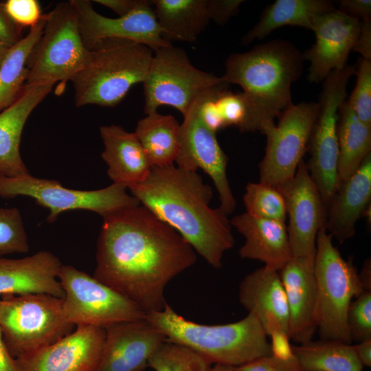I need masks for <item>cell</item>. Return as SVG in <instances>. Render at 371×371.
<instances>
[{"label":"cell","mask_w":371,"mask_h":371,"mask_svg":"<svg viewBox=\"0 0 371 371\" xmlns=\"http://www.w3.org/2000/svg\"><path fill=\"white\" fill-rule=\"evenodd\" d=\"M75 8L83 41L88 49L105 38H120L143 44L153 52L172 45L162 36L150 1L142 0L124 16L110 18L96 12L89 0H69Z\"/></svg>","instance_id":"2e32d148"},{"label":"cell","mask_w":371,"mask_h":371,"mask_svg":"<svg viewBox=\"0 0 371 371\" xmlns=\"http://www.w3.org/2000/svg\"><path fill=\"white\" fill-rule=\"evenodd\" d=\"M211 364L192 350L166 341L152 355L148 367L155 371H210Z\"/></svg>","instance_id":"836d02e7"},{"label":"cell","mask_w":371,"mask_h":371,"mask_svg":"<svg viewBox=\"0 0 371 371\" xmlns=\"http://www.w3.org/2000/svg\"><path fill=\"white\" fill-rule=\"evenodd\" d=\"M355 75V87L346 102L358 118L371 127V60L361 58Z\"/></svg>","instance_id":"d590c367"},{"label":"cell","mask_w":371,"mask_h":371,"mask_svg":"<svg viewBox=\"0 0 371 371\" xmlns=\"http://www.w3.org/2000/svg\"><path fill=\"white\" fill-rule=\"evenodd\" d=\"M303 371H362L354 346L338 341H311L291 346Z\"/></svg>","instance_id":"1f68e13d"},{"label":"cell","mask_w":371,"mask_h":371,"mask_svg":"<svg viewBox=\"0 0 371 371\" xmlns=\"http://www.w3.org/2000/svg\"><path fill=\"white\" fill-rule=\"evenodd\" d=\"M347 326L351 341L371 339V291H364L350 303Z\"/></svg>","instance_id":"74e56055"},{"label":"cell","mask_w":371,"mask_h":371,"mask_svg":"<svg viewBox=\"0 0 371 371\" xmlns=\"http://www.w3.org/2000/svg\"><path fill=\"white\" fill-rule=\"evenodd\" d=\"M3 5L9 17L22 27H32L44 16L36 0H8Z\"/></svg>","instance_id":"f35d334b"},{"label":"cell","mask_w":371,"mask_h":371,"mask_svg":"<svg viewBox=\"0 0 371 371\" xmlns=\"http://www.w3.org/2000/svg\"><path fill=\"white\" fill-rule=\"evenodd\" d=\"M104 339L105 328L78 326L59 340L17 360L21 371H95Z\"/></svg>","instance_id":"ac0fdd59"},{"label":"cell","mask_w":371,"mask_h":371,"mask_svg":"<svg viewBox=\"0 0 371 371\" xmlns=\"http://www.w3.org/2000/svg\"><path fill=\"white\" fill-rule=\"evenodd\" d=\"M142 0H95L99 3L117 14L119 16L127 15L136 9Z\"/></svg>","instance_id":"f6af8a7d"},{"label":"cell","mask_w":371,"mask_h":371,"mask_svg":"<svg viewBox=\"0 0 371 371\" xmlns=\"http://www.w3.org/2000/svg\"><path fill=\"white\" fill-rule=\"evenodd\" d=\"M289 315V338L300 344L317 331V295L314 262L292 257L279 271Z\"/></svg>","instance_id":"44dd1931"},{"label":"cell","mask_w":371,"mask_h":371,"mask_svg":"<svg viewBox=\"0 0 371 371\" xmlns=\"http://www.w3.org/2000/svg\"><path fill=\"white\" fill-rule=\"evenodd\" d=\"M61 263L48 251H39L19 259L0 257V296L43 293L64 298L58 279Z\"/></svg>","instance_id":"7402d4cb"},{"label":"cell","mask_w":371,"mask_h":371,"mask_svg":"<svg viewBox=\"0 0 371 371\" xmlns=\"http://www.w3.org/2000/svg\"><path fill=\"white\" fill-rule=\"evenodd\" d=\"M355 71L356 66L347 65L342 70L333 71L324 80L319 113L308 145L310 158L306 164L326 206L339 185L338 111L346 101L348 84Z\"/></svg>","instance_id":"30bf717a"},{"label":"cell","mask_w":371,"mask_h":371,"mask_svg":"<svg viewBox=\"0 0 371 371\" xmlns=\"http://www.w3.org/2000/svg\"><path fill=\"white\" fill-rule=\"evenodd\" d=\"M356 355L363 366H371V339L359 342L354 346Z\"/></svg>","instance_id":"c3c4849f"},{"label":"cell","mask_w":371,"mask_h":371,"mask_svg":"<svg viewBox=\"0 0 371 371\" xmlns=\"http://www.w3.org/2000/svg\"><path fill=\"white\" fill-rule=\"evenodd\" d=\"M23 28L9 17L3 3H0V43L11 47L23 38Z\"/></svg>","instance_id":"b9f144b4"},{"label":"cell","mask_w":371,"mask_h":371,"mask_svg":"<svg viewBox=\"0 0 371 371\" xmlns=\"http://www.w3.org/2000/svg\"><path fill=\"white\" fill-rule=\"evenodd\" d=\"M128 189L208 264L221 267L224 253L234 245L230 220L218 207H211L213 190L196 171L174 165L153 167L143 181Z\"/></svg>","instance_id":"7a4b0ae2"},{"label":"cell","mask_w":371,"mask_h":371,"mask_svg":"<svg viewBox=\"0 0 371 371\" xmlns=\"http://www.w3.org/2000/svg\"><path fill=\"white\" fill-rule=\"evenodd\" d=\"M198 99L181 124L180 150L175 162L180 168L190 171L201 168L210 176L218 194V209L228 216L236 206L227 177L228 157L220 146L216 133L201 121Z\"/></svg>","instance_id":"9a60e30c"},{"label":"cell","mask_w":371,"mask_h":371,"mask_svg":"<svg viewBox=\"0 0 371 371\" xmlns=\"http://www.w3.org/2000/svg\"><path fill=\"white\" fill-rule=\"evenodd\" d=\"M284 199L292 257L314 262L316 237L326 225L327 207L302 159L293 178L278 188Z\"/></svg>","instance_id":"5bb4252c"},{"label":"cell","mask_w":371,"mask_h":371,"mask_svg":"<svg viewBox=\"0 0 371 371\" xmlns=\"http://www.w3.org/2000/svg\"><path fill=\"white\" fill-rule=\"evenodd\" d=\"M153 167L174 165L180 150L181 124L157 111L139 120L134 132Z\"/></svg>","instance_id":"f1b7e54d"},{"label":"cell","mask_w":371,"mask_h":371,"mask_svg":"<svg viewBox=\"0 0 371 371\" xmlns=\"http://www.w3.org/2000/svg\"><path fill=\"white\" fill-rule=\"evenodd\" d=\"M126 188L113 183L99 190H80L30 174L16 177L0 176V196H25L34 199L37 205L49 209L46 218L48 223L54 222L59 214L69 210H89L104 217L122 208L139 205L137 199L127 193Z\"/></svg>","instance_id":"8fae6325"},{"label":"cell","mask_w":371,"mask_h":371,"mask_svg":"<svg viewBox=\"0 0 371 371\" xmlns=\"http://www.w3.org/2000/svg\"><path fill=\"white\" fill-rule=\"evenodd\" d=\"M243 199L248 214L256 218L286 222L285 201L278 188L261 182L248 183Z\"/></svg>","instance_id":"d6a6232c"},{"label":"cell","mask_w":371,"mask_h":371,"mask_svg":"<svg viewBox=\"0 0 371 371\" xmlns=\"http://www.w3.org/2000/svg\"><path fill=\"white\" fill-rule=\"evenodd\" d=\"M334 3L337 9L361 22L371 21L370 0H339Z\"/></svg>","instance_id":"7bdbcfd3"},{"label":"cell","mask_w":371,"mask_h":371,"mask_svg":"<svg viewBox=\"0 0 371 371\" xmlns=\"http://www.w3.org/2000/svg\"><path fill=\"white\" fill-rule=\"evenodd\" d=\"M304 61L294 45L281 39L227 58L222 78L228 85L243 89L249 107L245 133L261 131L293 104L291 86L300 77Z\"/></svg>","instance_id":"3957f363"},{"label":"cell","mask_w":371,"mask_h":371,"mask_svg":"<svg viewBox=\"0 0 371 371\" xmlns=\"http://www.w3.org/2000/svg\"><path fill=\"white\" fill-rule=\"evenodd\" d=\"M353 50L361 58L371 60V21L361 22V28Z\"/></svg>","instance_id":"ee69618b"},{"label":"cell","mask_w":371,"mask_h":371,"mask_svg":"<svg viewBox=\"0 0 371 371\" xmlns=\"http://www.w3.org/2000/svg\"><path fill=\"white\" fill-rule=\"evenodd\" d=\"M102 218L93 277L146 314L161 311L166 286L195 263L196 251L141 204Z\"/></svg>","instance_id":"6da1fadb"},{"label":"cell","mask_w":371,"mask_h":371,"mask_svg":"<svg viewBox=\"0 0 371 371\" xmlns=\"http://www.w3.org/2000/svg\"><path fill=\"white\" fill-rule=\"evenodd\" d=\"M210 371H234V367L216 363L214 365V366H211Z\"/></svg>","instance_id":"f907efd6"},{"label":"cell","mask_w":371,"mask_h":371,"mask_svg":"<svg viewBox=\"0 0 371 371\" xmlns=\"http://www.w3.org/2000/svg\"><path fill=\"white\" fill-rule=\"evenodd\" d=\"M360 28L359 20L337 8L314 18L312 31L315 43L302 53L304 60L310 62L309 82H323L330 72L342 70L348 65V55Z\"/></svg>","instance_id":"e0dca14e"},{"label":"cell","mask_w":371,"mask_h":371,"mask_svg":"<svg viewBox=\"0 0 371 371\" xmlns=\"http://www.w3.org/2000/svg\"><path fill=\"white\" fill-rule=\"evenodd\" d=\"M63 298L43 293L8 294L0 298V328L13 357L20 359L71 333Z\"/></svg>","instance_id":"52a82bcc"},{"label":"cell","mask_w":371,"mask_h":371,"mask_svg":"<svg viewBox=\"0 0 371 371\" xmlns=\"http://www.w3.org/2000/svg\"><path fill=\"white\" fill-rule=\"evenodd\" d=\"M371 153L339 187L328 203L326 229L339 244L355 234V225L370 205Z\"/></svg>","instance_id":"603a6c76"},{"label":"cell","mask_w":371,"mask_h":371,"mask_svg":"<svg viewBox=\"0 0 371 371\" xmlns=\"http://www.w3.org/2000/svg\"><path fill=\"white\" fill-rule=\"evenodd\" d=\"M335 9L334 2L329 0H276L265 9L258 22L243 36L241 42L248 45L286 25L312 30L316 16Z\"/></svg>","instance_id":"4316f807"},{"label":"cell","mask_w":371,"mask_h":371,"mask_svg":"<svg viewBox=\"0 0 371 371\" xmlns=\"http://www.w3.org/2000/svg\"><path fill=\"white\" fill-rule=\"evenodd\" d=\"M146 319L167 341L185 346L211 363L236 367L272 355L267 335L251 313L236 322L206 325L186 319L166 304Z\"/></svg>","instance_id":"277c9868"},{"label":"cell","mask_w":371,"mask_h":371,"mask_svg":"<svg viewBox=\"0 0 371 371\" xmlns=\"http://www.w3.org/2000/svg\"><path fill=\"white\" fill-rule=\"evenodd\" d=\"M361 282L365 291H371V262L368 258L363 263L362 270L359 274Z\"/></svg>","instance_id":"681fc988"},{"label":"cell","mask_w":371,"mask_h":371,"mask_svg":"<svg viewBox=\"0 0 371 371\" xmlns=\"http://www.w3.org/2000/svg\"><path fill=\"white\" fill-rule=\"evenodd\" d=\"M29 250L27 236L20 211L16 207L0 208V257Z\"/></svg>","instance_id":"e575fe53"},{"label":"cell","mask_w":371,"mask_h":371,"mask_svg":"<svg viewBox=\"0 0 371 371\" xmlns=\"http://www.w3.org/2000/svg\"><path fill=\"white\" fill-rule=\"evenodd\" d=\"M89 49V63L70 80L77 107L118 104L133 86L144 82L154 53L143 44L120 38L98 41Z\"/></svg>","instance_id":"5b68a950"},{"label":"cell","mask_w":371,"mask_h":371,"mask_svg":"<svg viewBox=\"0 0 371 371\" xmlns=\"http://www.w3.org/2000/svg\"><path fill=\"white\" fill-rule=\"evenodd\" d=\"M319 108L315 102L292 104L278 117L277 124H271L262 129L267 144L258 165L260 182L278 188L293 178L307 152Z\"/></svg>","instance_id":"4fadbf2b"},{"label":"cell","mask_w":371,"mask_h":371,"mask_svg":"<svg viewBox=\"0 0 371 371\" xmlns=\"http://www.w3.org/2000/svg\"><path fill=\"white\" fill-rule=\"evenodd\" d=\"M150 3L162 36L168 41L192 43L210 21L207 0H153Z\"/></svg>","instance_id":"83f0119b"},{"label":"cell","mask_w":371,"mask_h":371,"mask_svg":"<svg viewBox=\"0 0 371 371\" xmlns=\"http://www.w3.org/2000/svg\"><path fill=\"white\" fill-rule=\"evenodd\" d=\"M8 47L0 43V64L2 62L5 55L6 54Z\"/></svg>","instance_id":"816d5d0a"},{"label":"cell","mask_w":371,"mask_h":371,"mask_svg":"<svg viewBox=\"0 0 371 371\" xmlns=\"http://www.w3.org/2000/svg\"><path fill=\"white\" fill-rule=\"evenodd\" d=\"M58 279L65 292L64 316L75 326L104 328L146 318V313L133 302L71 265H62Z\"/></svg>","instance_id":"7c38bea8"},{"label":"cell","mask_w":371,"mask_h":371,"mask_svg":"<svg viewBox=\"0 0 371 371\" xmlns=\"http://www.w3.org/2000/svg\"><path fill=\"white\" fill-rule=\"evenodd\" d=\"M243 0H207L210 20L220 25H225L238 11Z\"/></svg>","instance_id":"60d3db41"},{"label":"cell","mask_w":371,"mask_h":371,"mask_svg":"<svg viewBox=\"0 0 371 371\" xmlns=\"http://www.w3.org/2000/svg\"><path fill=\"white\" fill-rule=\"evenodd\" d=\"M240 303L254 315L267 336L289 338V315L279 271L264 265L245 276L239 286Z\"/></svg>","instance_id":"ffe728a7"},{"label":"cell","mask_w":371,"mask_h":371,"mask_svg":"<svg viewBox=\"0 0 371 371\" xmlns=\"http://www.w3.org/2000/svg\"><path fill=\"white\" fill-rule=\"evenodd\" d=\"M91 57L75 8L69 1L58 3L45 14L43 33L27 60L25 85L71 80L88 65Z\"/></svg>","instance_id":"ba28073f"},{"label":"cell","mask_w":371,"mask_h":371,"mask_svg":"<svg viewBox=\"0 0 371 371\" xmlns=\"http://www.w3.org/2000/svg\"><path fill=\"white\" fill-rule=\"evenodd\" d=\"M215 102L225 126H235L245 133L249 107L243 93H235L223 87L216 92Z\"/></svg>","instance_id":"8d00e7d4"},{"label":"cell","mask_w":371,"mask_h":371,"mask_svg":"<svg viewBox=\"0 0 371 371\" xmlns=\"http://www.w3.org/2000/svg\"><path fill=\"white\" fill-rule=\"evenodd\" d=\"M100 135L104 146L101 157L113 183L128 188L148 176L152 166L135 133L111 124L102 126Z\"/></svg>","instance_id":"484cf974"},{"label":"cell","mask_w":371,"mask_h":371,"mask_svg":"<svg viewBox=\"0 0 371 371\" xmlns=\"http://www.w3.org/2000/svg\"><path fill=\"white\" fill-rule=\"evenodd\" d=\"M271 337L272 355L282 359H289L293 356L289 337L282 334H276Z\"/></svg>","instance_id":"bcb514c9"},{"label":"cell","mask_w":371,"mask_h":371,"mask_svg":"<svg viewBox=\"0 0 371 371\" xmlns=\"http://www.w3.org/2000/svg\"><path fill=\"white\" fill-rule=\"evenodd\" d=\"M234 371H303L295 357L282 359L273 355L234 367Z\"/></svg>","instance_id":"ab89813d"},{"label":"cell","mask_w":371,"mask_h":371,"mask_svg":"<svg viewBox=\"0 0 371 371\" xmlns=\"http://www.w3.org/2000/svg\"><path fill=\"white\" fill-rule=\"evenodd\" d=\"M142 84L146 115L168 105L177 109L183 117L203 94L228 85L222 76L195 67L187 53L172 45L154 52Z\"/></svg>","instance_id":"9c48e42d"},{"label":"cell","mask_w":371,"mask_h":371,"mask_svg":"<svg viewBox=\"0 0 371 371\" xmlns=\"http://www.w3.org/2000/svg\"><path fill=\"white\" fill-rule=\"evenodd\" d=\"M45 14L27 34L10 47L0 64V113L10 106L22 93L27 77V63L34 45L41 37Z\"/></svg>","instance_id":"4dcf8cb0"},{"label":"cell","mask_w":371,"mask_h":371,"mask_svg":"<svg viewBox=\"0 0 371 371\" xmlns=\"http://www.w3.org/2000/svg\"><path fill=\"white\" fill-rule=\"evenodd\" d=\"M0 371H21L19 361L12 357L3 339L0 328Z\"/></svg>","instance_id":"7dc6e473"},{"label":"cell","mask_w":371,"mask_h":371,"mask_svg":"<svg viewBox=\"0 0 371 371\" xmlns=\"http://www.w3.org/2000/svg\"><path fill=\"white\" fill-rule=\"evenodd\" d=\"M230 224L245 238L239 249L241 258L260 260L280 271L292 258L285 223L252 216L245 212Z\"/></svg>","instance_id":"d4e9b609"},{"label":"cell","mask_w":371,"mask_h":371,"mask_svg":"<svg viewBox=\"0 0 371 371\" xmlns=\"http://www.w3.org/2000/svg\"><path fill=\"white\" fill-rule=\"evenodd\" d=\"M104 328L103 350L95 371H144L152 355L166 341L146 318Z\"/></svg>","instance_id":"d6986e66"},{"label":"cell","mask_w":371,"mask_h":371,"mask_svg":"<svg viewBox=\"0 0 371 371\" xmlns=\"http://www.w3.org/2000/svg\"><path fill=\"white\" fill-rule=\"evenodd\" d=\"M337 135L340 183L350 178L371 153V127L358 118L346 101L338 111Z\"/></svg>","instance_id":"f546056e"},{"label":"cell","mask_w":371,"mask_h":371,"mask_svg":"<svg viewBox=\"0 0 371 371\" xmlns=\"http://www.w3.org/2000/svg\"><path fill=\"white\" fill-rule=\"evenodd\" d=\"M53 87L52 84L25 85L16 101L0 113V176L30 174L20 153L22 132L32 112Z\"/></svg>","instance_id":"cb8c5ba5"},{"label":"cell","mask_w":371,"mask_h":371,"mask_svg":"<svg viewBox=\"0 0 371 371\" xmlns=\"http://www.w3.org/2000/svg\"><path fill=\"white\" fill-rule=\"evenodd\" d=\"M317 308V330L322 340L350 344L347 313L352 299L365 290L352 259L345 260L325 227L316 237L314 259Z\"/></svg>","instance_id":"8992f818"}]
</instances>
